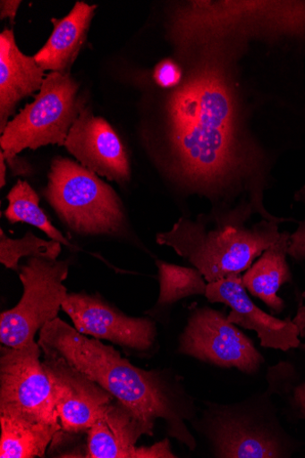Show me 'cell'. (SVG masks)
Instances as JSON below:
<instances>
[{"mask_svg":"<svg viewBox=\"0 0 305 458\" xmlns=\"http://www.w3.org/2000/svg\"><path fill=\"white\" fill-rule=\"evenodd\" d=\"M203 47L199 62L167 103L169 174L182 186L215 201L213 212L233 209L234 199L243 194L256 215L284 223L264 204L269 162L245 126L230 68L235 54L222 45Z\"/></svg>","mask_w":305,"mask_h":458,"instance_id":"6da1fadb","label":"cell"},{"mask_svg":"<svg viewBox=\"0 0 305 458\" xmlns=\"http://www.w3.org/2000/svg\"><path fill=\"white\" fill-rule=\"evenodd\" d=\"M38 344L42 352L64 358L106 389L136 415L151 437L161 420L169 437L191 451L197 448L188 424L198 418L199 410L183 378L173 369L137 367L112 346L89 339L60 318L40 329Z\"/></svg>","mask_w":305,"mask_h":458,"instance_id":"7a4b0ae2","label":"cell"},{"mask_svg":"<svg viewBox=\"0 0 305 458\" xmlns=\"http://www.w3.org/2000/svg\"><path fill=\"white\" fill-rule=\"evenodd\" d=\"M256 215L249 203L197 220L182 217L157 234V242L175 250L204 276L215 282L247 271L281 235L278 223L250 224Z\"/></svg>","mask_w":305,"mask_h":458,"instance_id":"3957f363","label":"cell"},{"mask_svg":"<svg viewBox=\"0 0 305 458\" xmlns=\"http://www.w3.org/2000/svg\"><path fill=\"white\" fill-rule=\"evenodd\" d=\"M173 38L182 48L229 45L250 34L261 37L305 34L302 2H191L173 19Z\"/></svg>","mask_w":305,"mask_h":458,"instance_id":"277c9868","label":"cell"},{"mask_svg":"<svg viewBox=\"0 0 305 458\" xmlns=\"http://www.w3.org/2000/svg\"><path fill=\"white\" fill-rule=\"evenodd\" d=\"M204 404L191 425L204 437L212 457L279 458L288 454L267 394L236 403L206 401Z\"/></svg>","mask_w":305,"mask_h":458,"instance_id":"5b68a950","label":"cell"},{"mask_svg":"<svg viewBox=\"0 0 305 458\" xmlns=\"http://www.w3.org/2000/svg\"><path fill=\"white\" fill-rule=\"evenodd\" d=\"M45 196L62 223L81 236H123L128 223L116 192L97 174L63 157L51 165Z\"/></svg>","mask_w":305,"mask_h":458,"instance_id":"8992f818","label":"cell"},{"mask_svg":"<svg viewBox=\"0 0 305 458\" xmlns=\"http://www.w3.org/2000/svg\"><path fill=\"white\" fill-rule=\"evenodd\" d=\"M78 89L69 72L48 74L33 103L8 123L0 139L5 160L26 148L64 146L82 107L77 98Z\"/></svg>","mask_w":305,"mask_h":458,"instance_id":"52a82bcc","label":"cell"},{"mask_svg":"<svg viewBox=\"0 0 305 458\" xmlns=\"http://www.w3.org/2000/svg\"><path fill=\"white\" fill-rule=\"evenodd\" d=\"M70 261L30 258L18 272L23 285L19 304L0 315V343L10 348L35 344V336L58 318L68 296L64 282Z\"/></svg>","mask_w":305,"mask_h":458,"instance_id":"ba28073f","label":"cell"},{"mask_svg":"<svg viewBox=\"0 0 305 458\" xmlns=\"http://www.w3.org/2000/svg\"><path fill=\"white\" fill-rule=\"evenodd\" d=\"M0 354V415L38 424H61L52 383L38 343Z\"/></svg>","mask_w":305,"mask_h":458,"instance_id":"9c48e42d","label":"cell"},{"mask_svg":"<svg viewBox=\"0 0 305 458\" xmlns=\"http://www.w3.org/2000/svg\"><path fill=\"white\" fill-rule=\"evenodd\" d=\"M178 351L215 367L236 369L247 376H254L266 361L228 315L209 307L194 306L191 310Z\"/></svg>","mask_w":305,"mask_h":458,"instance_id":"30bf717a","label":"cell"},{"mask_svg":"<svg viewBox=\"0 0 305 458\" xmlns=\"http://www.w3.org/2000/svg\"><path fill=\"white\" fill-rule=\"evenodd\" d=\"M62 310L85 336L107 341L144 356L151 354L157 337L152 318L129 317L98 295L68 293Z\"/></svg>","mask_w":305,"mask_h":458,"instance_id":"8fae6325","label":"cell"},{"mask_svg":"<svg viewBox=\"0 0 305 458\" xmlns=\"http://www.w3.org/2000/svg\"><path fill=\"white\" fill-rule=\"evenodd\" d=\"M43 353L42 365L53 386L62 432L87 433L104 418L114 398L64 358Z\"/></svg>","mask_w":305,"mask_h":458,"instance_id":"7c38bea8","label":"cell"},{"mask_svg":"<svg viewBox=\"0 0 305 458\" xmlns=\"http://www.w3.org/2000/svg\"><path fill=\"white\" fill-rule=\"evenodd\" d=\"M64 147L87 170L119 184L130 181V162L123 142L106 120L89 109L81 107Z\"/></svg>","mask_w":305,"mask_h":458,"instance_id":"4fadbf2b","label":"cell"},{"mask_svg":"<svg viewBox=\"0 0 305 458\" xmlns=\"http://www.w3.org/2000/svg\"><path fill=\"white\" fill-rule=\"evenodd\" d=\"M205 298L210 303L229 307L228 319L245 329L255 331L261 347L283 352L304 347L292 319L277 318L261 310L251 301L242 284L241 275L208 283Z\"/></svg>","mask_w":305,"mask_h":458,"instance_id":"5bb4252c","label":"cell"},{"mask_svg":"<svg viewBox=\"0 0 305 458\" xmlns=\"http://www.w3.org/2000/svg\"><path fill=\"white\" fill-rule=\"evenodd\" d=\"M143 436L151 437L148 428L136 415L114 401L104 418L89 431L86 458H177L168 438L150 446H137Z\"/></svg>","mask_w":305,"mask_h":458,"instance_id":"9a60e30c","label":"cell"},{"mask_svg":"<svg viewBox=\"0 0 305 458\" xmlns=\"http://www.w3.org/2000/svg\"><path fill=\"white\" fill-rule=\"evenodd\" d=\"M45 70L22 54L13 30L0 34V132H4L17 105L25 98L40 90L45 81Z\"/></svg>","mask_w":305,"mask_h":458,"instance_id":"2e32d148","label":"cell"},{"mask_svg":"<svg viewBox=\"0 0 305 458\" xmlns=\"http://www.w3.org/2000/svg\"><path fill=\"white\" fill-rule=\"evenodd\" d=\"M97 5L77 3L64 19H53L55 30L47 44L33 57L45 71L66 72L85 43Z\"/></svg>","mask_w":305,"mask_h":458,"instance_id":"e0dca14e","label":"cell"},{"mask_svg":"<svg viewBox=\"0 0 305 458\" xmlns=\"http://www.w3.org/2000/svg\"><path fill=\"white\" fill-rule=\"evenodd\" d=\"M289 239V233H281L280 238L241 276L248 293L263 301L276 314L282 313L285 308L278 291L292 281L287 263Z\"/></svg>","mask_w":305,"mask_h":458,"instance_id":"ac0fdd59","label":"cell"},{"mask_svg":"<svg viewBox=\"0 0 305 458\" xmlns=\"http://www.w3.org/2000/svg\"><path fill=\"white\" fill-rule=\"evenodd\" d=\"M0 457H45L49 445L62 430L61 424H38L0 415Z\"/></svg>","mask_w":305,"mask_h":458,"instance_id":"d6986e66","label":"cell"},{"mask_svg":"<svg viewBox=\"0 0 305 458\" xmlns=\"http://www.w3.org/2000/svg\"><path fill=\"white\" fill-rule=\"evenodd\" d=\"M159 295L155 311L166 310L187 298L206 295L208 282L195 267H185L157 259Z\"/></svg>","mask_w":305,"mask_h":458,"instance_id":"ffe728a7","label":"cell"},{"mask_svg":"<svg viewBox=\"0 0 305 458\" xmlns=\"http://www.w3.org/2000/svg\"><path fill=\"white\" fill-rule=\"evenodd\" d=\"M7 199L9 207L4 216L11 224L30 225L45 233L51 240L57 241L70 248H76L53 225L47 216L42 211L39 207V198L28 182L18 181L9 192Z\"/></svg>","mask_w":305,"mask_h":458,"instance_id":"44dd1931","label":"cell"},{"mask_svg":"<svg viewBox=\"0 0 305 458\" xmlns=\"http://www.w3.org/2000/svg\"><path fill=\"white\" fill-rule=\"evenodd\" d=\"M62 253V243L55 240H45L28 232L21 239H12L0 230V263L6 268L20 270V260L23 258H38L57 260Z\"/></svg>","mask_w":305,"mask_h":458,"instance_id":"7402d4cb","label":"cell"},{"mask_svg":"<svg viewBox=\"0 0 305 458\" xmlns=\"http://www.w3.org/2000/svg\"><path fill=\"white\" fill-rule=\"evenodd\" d=\"M154 80L162 89H177L183 81L182 67L171 59L157 64L154 70Z\"/></svg>","mask_w":305,"mask_h":458,"instance_id":"603a6c76","label":"cell"},{"mask_svg":"<svg viewBox=\"0 0 305 458\" xmlns=\"http://www.w3.org/2000/svg\"><path fill=\"white\" fill-rule=\"evenodd\" d=\"M295 199L305 206V186H303L295 195ZM288 256L297 261L305 262V216L298 223L295 232L290 234Z\"/></svg>","mask_w":305,"mask_h":458,"instance_id":"cb8c5ba5","label":"cell"},{"mask_svg":"<svg viewBox=\"0 0 305 458\" xmlns=\"http://www.w3.org/2000/svg\"><path fill=\"white\" fill-rule=\"evenodd\" d=\"M292 404L294 406L299 418L305 420V382L294 387Z\"/></svg>","mask_w":305,"mask_h":458,"instance_id":"d4e9b609","label":"cell"},{"mask_svg":"<svg viewBox=\"0 0 305 458\" xmlns=\"http://www.w3.org/2000/svg\"><path fill=\"white\" fill-rule=\"evenodd\" d=\"M21 4V2H13V0H7V2L0 3V6H2V13H0V17H2L3 20L10 18L13 22Z\"/></svg>","mask_w":305,"mask_h":458,"instance_id":"484cf974","label":"cell"},{"mask_svg":"<svg viewBox=\"0 0 305 458\" xmlns=\"http://www.w3.org/2000/svg\"><path fill=\"white\" fill-rule=\"evenodd\" d=\"M292 320L299 329L300 337L305 338V307L301 304L297 310V315Z\"/></svg>","mask_w":305,"mask_h":458,"instance_id":"4316f807","label":"cell"},{"mask_svg":"<svg viewBox=\"0 0 305 458\" xmlns=\"http://www.w3.org/2000/svg\"><path fill=\"white\" fill-rule=\"evenodd\" d=\"M0 187L6 185L7 162L3 151H0Z\"/></svg>","mask_w":305,"mask_h":458,"instance_id":"83f0119b","label":"cell"}]
</instances>
